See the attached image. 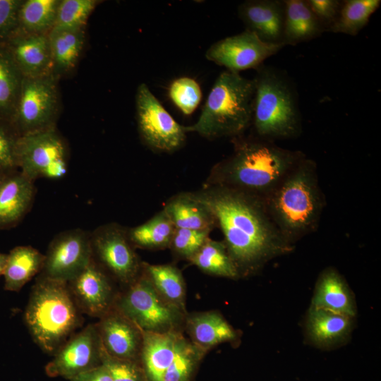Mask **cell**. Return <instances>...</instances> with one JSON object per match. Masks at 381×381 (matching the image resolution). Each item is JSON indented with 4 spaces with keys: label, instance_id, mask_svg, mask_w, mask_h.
Returning <instances> with one entry per match:
<instances>
[{
    "label": "cell",
    "instance_id": "26",
    "mask_svg": "<svg viewBox=\"0 0 381 381\" xmlns=\"http://www.w3.org/2000/svg\"><path fill=\"white\" fill-rule=\"evenodd\" d=\"M54 73L60 78L76 66L84 49L85 29H55L48 34Z\"/></svg>",
    "mask_w": 381,
    "mask_h": 381
},
{
    "label": "cell",
    "instance_id": "36",
    "mask_svg": "<svg viewBox=\"0 0 381 381\" xmlns=\"http://www.w3.org/2000/svg\"><path fill=\"white\" fill-rule=\"evenodd\" d=\"M169 96L183 114L190 115L199 105L202 91L196 80L183 76L172 81L169 88Z\"/></svg>",
    "mask_w": 381,
    "mask_h": 381
},
{
    "label": "cell",
    "instance_id": "11",
    "mask_svg": "<svg viewBox=\"0 0 381 381\" xmlns=\"http://www.w3.org/2000/svg\"><path fill=\"white\" fill-rule=\"evenodd\" d=\"M135 108L139 134L150 149L171 152L183 145L184 126L175 121L145 83L138 87Z\"/></svg>",
    "mask_w": 381,
    "mask_h": 381
},
{
    "label": "cell",
    "instance_id": "20",
    "mask_svg": "<svg viewBox=\"0 0 381 381\" xmlns=\"http://www.w3.org/2000/svg\"><path fill=\"white\" fill-rule=\"evenodd\" d=\"M141 356L146 375L150 381H163L172 363L181 335L177 330L164 333L143 332Z\"/></svg>",
    "mask_w": 381,
    "mask_h": 381
},
{
    "label": "cell",
    "instance_id": "37",
    "mask_svg": "<svg viewBox=\"0 0 381 381\" xmlns=\"http://www.w3.org/2000/svg\"><path fill=\"white\" fill-rule=\"evenodd\" d=\"M19 137L10 121L0 118V171L4 173L18 169L17 144Z\"/></svg>",
    "mask_w": 381,
    "mask_h": 381
},
{
    "label": "cell",
    "instance_id": "22",
    "mask_svg": "<svg viewBox=\"0 0 381 381\" xmlns=\"http://www.w3.org/2000/svg\"><path fill=\"white\" fill-rule=\"evenodd\" d=\"M284 3L283 44L296 45L308 42L325 32L306 0H284Z\"/></svg>",
    "mask_w": 381,
    "mask_h": 381
},
{
    "label": "cell",
    "instance_id": "25",
    "mask_svg": "<svg viewBox=\"0 0 381 381\" xmlns=\"http://www.w3.org/2000/svg\"><path fill=\"white\" fill-rule=\"evenodd\" d=\"M44 255L31 246H18L7 254L3 276L5 290L19 291L41 272Z\"/></svg>",
    "mask_w": 381,
    "mask_h": 381
},
{
    "label": "cell",
    "instance_id": "16",
    "mask_svg": "<svg viewBox=\"0 0 381 381\" xmlns=\"http://www.w3.org/2000/svg\"><path fill=\"white\" fill-rule=\"evenodd\" d=\"M96 325L102 346L109 355L129 361L140 355L142 331L115 306Z\"/></svg>",
    "mask_w": 381,
    "mask_h": 381
},
{
    "label": "cell",
    "instance_id": "43",
    "mask_svg": "<svg viewBox=\"0 0 381 381\" xmlns=\"http://www.w3.org/2000/svg\"><path fill=\"white\" fill-rule=\"evenodd\" d=\"M7 254L0 253V276L3 275Z\"/></svg>",
    "mask_w": 381,
    "mask_h": 381
},
{
    "label": "cell",
    "instance_id": "31",
    "mask_svg": "<svg viewBox=\"0 0 381 381\" xmlns=\"http://www.w3.org/2000/svg\"><path fill=\"white\" fill-rule=\"evenodd\" d=\"M188 260L202 272L211 275L231 279L239 276L223 241L208 238Z\"/></svg>",
    "mask_w": 381,
    "mask_h": 381
},
{
    "label": "cell",
    "instance_id": "32",
    "mask_svg": "<svg viewBox=\"0 0 381 381\" xmlns=\"http://www.w3.org/2000/svg\"><path fill=\"white\" fill-rule=\"evenodd\" d=\"M60 0H23L20 7L18 30L49 34L53 29Z\"/></svg>",
    "mask_w": 381,
    "mask_h": 381
},
{
    "label": "cell",
    "instance_id": "4",
    "mask_svg": "<svg viewBox=\"0 0 381 381\" xmlns=\"http://www.w3.org/2000/svg\"><path fill=\"white\" fill-rule=\"evenodd\" d=\"M83 320L68 284L39 274L30 294L24 321L40 349L54 355Z\"/></svg>",
    "mask_w": 381,
    "mask_h": 381
},
{
    "label": "cell",
    "instance_id": "34",
    "mask_svg": "<svg viewBox=\"0 0 381 381\" xmlns=\"http://www.w3.org/2000/svg\"><path fill=\"white\" fill-rule=\"evenodd\" d=\"M205 351L180 336L174 358L166 370L163 381H189L197 363Z\"/></svg>",
    "mask_w": 381,
    "mask_h": 381
},
{
    "label": "cell",
    "instance_id": "42",
    "mask_svg": "<svg viewBox=\"0 0 381 381\" xmlns=\"http://www.w3.org/2000/svg\"><path fill=\"white\" fill-rule=\"evenodd\" d=\"M70 381H112V379L106 367L101 364L78 375Z\"/></svg>",
    "mask_w": 381,
    "mask_h": 381
},
{
    "label": "cell",
    "instance_id": "24",
    "mask_svg": "<svg viewBox=\"0 0 381 381\" xmlns=\"http://www.w3.org/2000/svg\"><path fill=\"white\" fill-rule=\"evenodd\" d=\"M312 307L350 318L355 315V306L349 289L341 276L334 269H327L320 276Z\"/></svg>",
    "mask_w": 381,
    "mask_h": 381
},
{
    "label": "cell",
    "instance_id": "39",
    "mask_svg": "<svg viewBox=\"0 0 381 381\" xmlns=\"http://www.w3.org/2000/svg\"><path fill=\"white\" fill-rule=\"evenodd\" d=\"M101 364L108 370L112 381H142L134 361L121 359L109 355L103 349Z\"/></svg>",
    "mask_w": 381,
    "mask_h": 381
},
{
    "label": "cell",
    "instance_id": "28",
    "mask_svg": "<svg viewBox=\"0 0 381 381\" xmlns=\"http://www.w3.org/2000/svg\"><path fill=\"white\" fill-rule=\"evenodd\" d=\"M142 267L157 291L169 302L186 312V284L181 271L172 265L142 263Z\"/></svg>",
    "mask_w": 381,
    "mask_h": 381
},
{
    "label": "cell",
    "instance_id": "6",
    "mask_svg": "<svg viewBox=\"0 0 381 381\" xmlns=\"http://www.w3.org/2000/svg\"><path fill=\"white\" fill-rule=\"evenodd\" d=\"M256 71L251 124L256 137L272 142L298 137L302 131L301 116L288 78L264 64Z\"/></svg>",
    "mask_w": 381,
    "mask_h": 381
},
{
    "label": "cell",
    "instance_id": "38",
    "mask_svg": "<svg viewBox=\"0 0 381 381\" xmlns=\"http://www.w3.org/2000/svg\"><path fill=\"white\" fill-rule=\"evenodd\" d=\"M210 231L176 228L169 248L178 256L188 260L200 248Z\"/></svg>",
    "mask_w": 381,
    "mask_h": 381
},
{
    "label": "cell",
    "instance_id": "27",
    "mask_svg": "<svg viewBox=\"0 0 381 381\" xmlns=\"http://www.w3.org/2000/svg\"><path fill=\"white\" fill-rule=\"evenodd\" d=\"M175 226L163 209L146 222L126 229L133 247L163 249L170 246Z\"/></svg>",
    "mask_w": 381,
    "mask_h": 381
},
{
    "label": "cell",
    "instance_id": "3",
    "mask_svg": "<svg viewBox=\"0 0 381 381\" xmlns=\"http://www.w3.org/2000/svg\"><path fill=\"white\" fill-rule=\"evenodd\" d=\"M263 201L273 222L291 245L316 231L325 206L316 162L304 158Z\"/></svg>",
    "mask_w": 381,
    "mask_h": 381
},
{
    "label": "cell",
    "instance_id": "10",
    "mask_svg": "<svg viewBox=\"0 0 381 381\" xmlns=\"http://www.w3.org/2000/svg\"><path fill=\"white\" fill-rule=\"evenodd\" d=\"M92 257L111 278L127 286L140 274L142 263L126 229L115 223L102 225L90 233Z\"/></svg>",
    "mask_w": 381,
    "mask_h": 381
},
{
    "label": "cell",
    "instance_id": "7",
    "mask_svg": "<svg viewBox=\"0 0 381 381\" xmlns=\"http://www.w3.org/2000/svg\"><path fill=\"white\" fill-rule=\"evenodd\" d=\"M114 306L143 332L176 330L185 316L157 291L143 267L138 277L118 294Z\"/></svg>",
    "mask_w": 381,
    "mask_h": 381
},
{
    "label": "cell",
    "instance_id": "14",
    "mask_svg": "<svg viewBox=\"0 0 381 381\" xmlns=\"http://www.w3.org/2000/svg\"><path fill=\"white\" fill-rule=\"evenodd\" d=\"M102 346L95 324H89L73 334L53 355L45 372L49 377L71 380L78 375L101 365Z\"/></svg>",
    "mask_w": 381,
    "mask_h": 381
},
{
    "label": "cell",
    "instance_id": "30",
    "mask_svg": "<svg viewBox=\"0 0 381 381\" xmlns=\"http://www.w3.org/2000/svg\"><path fill=\"white\" fill-rule=\"evenodd\" d=\"M310 338L318 344L327 345L343 338L351 327V318L312 307L308 320Z\"/></svg>",
    "mask_w": 381,
    "mask_h": 381
},
{
    "label": "cell",
    "instance_id": "8",
    "mask_svg": "<svg viewBox=\"0 0 381 381\" xmlns=\"http://www.w3.org/2000/svg\"><path fill=\"white\" fill-rule=\"evenodd\" d=\"M59 79L54 73L23 78L10 121L19 136L56 127L60 107Z\"/></svg>",
    "mask_w": 381,
    "mask_h": 381
},
{
    "label": "cell",
    "instance_id": "17",
    "mask_svg": "<svg viewBox=\"0 0 381 381\" xmlns=\"http://www.w3.org/2000/svg\"><path fill=\"white\" fill-rule=\"evenodd\" d=\"M4 44L24 78H38L54 73L48 34L18 30Z\"/></svg>",
    "mask_w": 381,
    "mask_h": 381
},
{
    "label": "cell",
    "instance_id": "33",
    "mask_svg": "<svg viewBox=\"0 0 381 381\" xmlns=\"http://www.w3.org/2000/svg\"><path fill=\"white\" fill-rule=\"evenodd\" d=\"M381 4L380 0H345L328 32L356 35L368 23Z\"/></svg>",
    "mask_w": 381,
    "mask_h": 381
},
{
    "label": "cell",
    "instance_id": "18",
    "mask_svg": "<svg viewBox=\"0 0 381 381\" xmlns=\"http://www.w3.org/2000/svg\"><path fill=\"white\" fill-rule=\"evenodd\" d=\"M284 11V0H247L238 8L246 30L274 44H282Z\"/></svg>",
    "mask_w": 381,
    "mask_h": 381
},
{
    "label": "cell",
    "instance_id": "2",
    "mask_svg": "<svg viewBox=\"0 0 381 381\" xmlns=\"http://www.w3.org/2000/svg\"><path fill=\"white\" fill-rule=\"evenodd\" d=\"M233 153L218 162L207 186H220L265 198L307 156L301 150L255 138L236 137Z\"/></svg>",
    "mask_w": 381,
    "mask_h": 381
},
{
    "label": "cell",
    "instance_id": "13",
    "mask_svg": "<svg viewBox=\"0 0 381 381\" xmlns=\"http://www.w3.org/2000/svg\"><path fill=\"white\" fill-rule=\"evenodd\" d=\"M284 47L282 43L265 42L254 32L245 30L213 43L207 50L205 57L225 67L226 71L239 73L247 69L256 70L265 59Z\"/></svg>",
    "mask_w": 381,
    "mask_h": 381
},
{
    "label": "cell",
    "instance_id": "44",
    "mask_svg": "<svg viewBox=\"0 0 381 381\" xmlns=\"http://www.w3.org/2000/svg\"><path fill=\"white\" fill-rule=\"evenodd\" d=\"M6 173H4L2 171H0V182L1 181V180L3 179L4 176H5Z\"/></svg>",
    "mask_w": 381,
    "mask_h": 381
},
{
    "label": "cell",
    "instance_id": "40",
    "mask_svg": "<svg viewBox=\"0 0 381 381\" xmlns=\"http://www.w3.org/2000/svg\"><path fill=\"white\" fill-rule=\"evenodd\" d=\"M23 0H0V43L19 29L18 15Z\"/></svg>",
    "mask_w": 381,
    "mask_h": 381
},
{
    "label": "cell",
    "instance_id": "23",
    "mask_svg": "<svg viewBox=\"0 0 381 381\" xmlns=\"http://www.w3.org/2000/svg\"><path fill=\"white\" fill-rule=\"evenodd\" d=\"M186 320L191 341L205 352L236 337L233 327L217 312L197 313L190 315Z\"/></svg>",
    "mask_w": 381,
    "mask_h": 381
},
{
    "label": "cell",
    "instance_id": "41",
    "mask_svg": "<svg viewBox=\"0 0 381 381\" xmlns=\"http://www.w3.org/2000/svg\"><path fill=\"white\" fill-rule=\"evenodd\" d=\"M306 2L325 31L328 32L337 18L342 1L306 0Z\"/></svg>",
    "mask_w": 381,
    "mask_h": 381
},
{
    "label": "cell",
    "instance_id": "5",
    "mask_svg": "<svg viewBox=\"0 0 381 381\" xmlns=\"http://www.w3.org/2000/svg\"><path fill=\"white\" fill-rule=\"evenodd\" d=\"M255 84L238 73L225 71L216 79L195 123L184 126L207 139L243 135L251 126Z\"/></svg>",
    "mask_w": 381,
    "mask_h": 381
},
{
    "label": "cell",
    "instance_id": "19",
    "mask_svg": "<svg viewBox=\"0 0 381 381\" xmlns=\"http://www.w3.org/2000/svg\"><path fill=\"white\" fill-rule=\"evenodd\" d=\"M34 181L20 171L7 173L0 182V229L14 226L29 210L35 195Z\"/></svg>",
    "mask_w": 381,
    "mask_h": 381
},
{
    "label": "cell",
    "instance_id": "21",
    "mask_svg": "<svg viewBox=\"0 0 381 381\" xmlns=\"http://www.w3.org/2000/svg\"><path fill=\"white\" fill-rule=\"evenodd\" d=\"M176 228L211 231L217 226L210 209L193 193L173 196L164 207Z\"/></svg>",
    "mask_w": 381,
    "mask_h": 381
},
{
    "label": "cell",
    "instance_id": "9",
    "mask_svg": "<svg viewBox=\"0 0 381 381\" xmlns=\"http://www.w3.org/2000/svg\"><path fill=\"white\" fill-rule=\"evenodd\" d=\"M18 167L32 181L59 179L68 169V149L56 127L20 136Z\"/></svg>",
    "mask_w": 381,
    "mask_h": 381
},
{
    "label": "cell",
    "instance_id": "29",
    "mask_svg": "<svg viewBox=\"0 0 381 381\" xmlns=\"http://www.w3.org/2000/svg\"><path fill=\"white\" fill-rule=\"evenodd\" d=\"M23 76L4 43H0V118L11 121Z\"/></svg>",
    "mask_w": 381,
    "mask_h": 381
},
{
    "label": "cell",
    "instance_id": "1",
    "mask_svg": "<svg viewBox=\"0 0 381 381\" xmlns=\"http://www.w3.org/2000/svg\"><path fill=\"white\" fill-rule=\"evenodd\" d=\"M193 193L214 215L239 275L291 250L293 245L273 222L262 199L220 186L205 185Z\"/></svg>",
    "mask_w": 381,
    "mask_h": 381
},
{
    "label": "cell",
    "instance_id": "15",
    "mask_svg": "<svg viewBox=\"0 0 381 381\" xmlns=\"http://www.w3.org/2000/svg\"><path fill=\"white\" fill-rule=\"evenodd\" d=\"M67 284L82 313L99 319L115 306L118 294L111 277L93 259Z\"/></svg>",
    "mask_w": 381,
    "mask_h": 381
},
{
    "label": "cell",
    "instance_id": "35",
    "mask_svg": "<svg viewBox=\"0 0 381 381\" xmlns=\"http://www.w3.org/2000/svg\"><path fill=\"white\" fill-rule=\"evenodd\" d=\"M98 0H60L53 28L85 29L87 20Z\"/></svg>",
    "mask_w": 381,
    "mask_h": 381
},
{
    "label": "cell",
    "instance_id": "12",
    "mask_svg": "<svg viewBox=\"0 0 381 381\" xmlns=\"http://www.w3.org/2000/svg\"><path fill=\"white\" fill-rule=\"evenodd\" d=\"M40 275L68 282L92 260L90 233L80 229L62 231L50 242Z\"/></svg>",
    "mask_w": 381,
    "mask_h": 381
}]
</instances>
